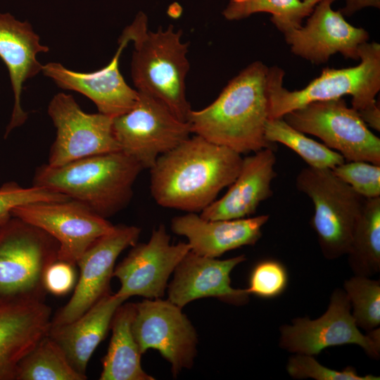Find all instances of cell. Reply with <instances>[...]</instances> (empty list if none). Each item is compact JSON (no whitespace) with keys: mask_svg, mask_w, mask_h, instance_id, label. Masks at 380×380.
I'll return each mask as SVG.
<instances>
[{"mask_svg":"<svg viewBox=\"0 0 380 380\" xmlns=\"http://www.w3.org/2000/svg\"><path fill=\"white\" fill-rule=\"evenodd\" d=\"M135 303L121 304L110 324L112 336L106 355L102 360L100 380H153L141 365V355L132 324Z\"/></svg>","mask_w":380,"mask_h":380,"instance_id":"24","label":"cell"},{"mask_svg":"<svg viewBox=\"0 0 380 380\" xmlns=\"http://www.w3.org/2000/svg\"><path fill=\"white\" fill-rule=\"evenodd\" d=\"M246 260L244 255L219 260L189 251L173 272L167 286L168 300L182 308L208 297L236 305L247 303L250 294L246 289L233 288L230 279L234 268Z\"/></svg>","mask_w":380,"mask_h":380,"instance_id":"18","label":"cell"},{"mask_svg":"<svg viewBox=\"0 0 380 380\" xmlns=\"http://www.w3.org/2000/svg\"><path fill=\"white\" fill-rule=\"evenodd\" d=\"M129 26L134 46L131 75L136 89L158 99L179 119L187 122L192 110L186 96L189 43L182 42V31L175 30L172 25L150 31L143 12L138 13Z\"/></svg>","mask_w":380,"mask_h":380,"instance_id":"4","label":"cell"},{"mask_svg":"<svg viewBox=\"0 0 380 380\" xmlns=\"http://www.w3.org/2000/svg\"><path fill=\"white\" fill-rule=\"evenodd\" d=\"M132 329L141 353L158 350L170 362L175 376L193 365L196 331L182 308L168 299L145 298L135 303Z\"/></svg>","mask_w":380,"mask_h":380,"instance_id":"12","label":"cell"},{"mask_svg":"<svg viewBox=\"0 0 380 380\" xmlns=\"http://www.w3.org/2000/svg\"><path fill=\"white\" fill-rule=\"evenodd\" d=\"M331 170L365 198L380 197V165L361 160L344 161Z\"/></svg>","mask_w":380,"mask_h":380,"instance_id":"32","label":"cell"},{"mask_svg":"<svg viewBox=\"0 0 380 380\" xmlns=\"http://www.w3.org/2000/svg\"><path fill=\"white\" fill-rule=\"evenodd\" d=\"M132 34L127 26L118 41V48L110 62L103 68L91 72H80L60 63L43 65L42 72L61 89L79 92L96 105L99 113L115 118L129 111L138 99V91L129 87L119 69L120 56Z\"/></svg>","mask_w":380,"mask_h":380,"instance_id":"17","label":"cell"},{"mask_svg":"<svg viewBox=\"0 0 380 380\" xmlns=\"http://www.w3.org/2000/svg\"><path fill=\"white\" fill-rule=\"evenodd\" d=\"M58 248L52 236L18 217L0 225V302H44V274Z\"/></svg>","mask_w":380,"mask_h":380,"instance_id":"6","label":"cell"},{"mask_svg":"<svg viewBox=\"0 0 380 380\" xmlns=\"http://www.w3.org/2000/svg\"><path fill=\"white\" fill-rule=\"evenodd\" d=\"M321 0H229L222 12L228 20H239L257 13L272 15L271 22L283 34L302 26Z\"/></svg>","mask_w":380,"mask_h":380,"instance_id":"26","label":"cell"},{"mask_svg":"<svg viewBox=\"0 0 380 380\" xmlns=\"http://www.w3.org/2000/svg\"><path fill=\"white\" fill-rule=\"evenodd\" d=\"M47 113L56 129L47 164L61 166L94 156L120 151L113 129V118L84 112L72 95L58 93Z\"/></svg>","mask_w":380,"mask_h":380,"instance_id":"11","label":"cell"},{"mask_svg":"<svg viewBox=\"0 0 380 380\" xmlns=\"http://www.w3.org/2000/svg\"><path fill=\"white\" fill-rule=\"evenodd\" d=\"M140 232L141 229L135 226L114 225L86 250L76 264L80 275L72 296L51 318V325L75 320L110 293L115 261L124 250L137 243Z\"/></svg>","mask_w":380,"mask_h":380,"instance_id":"14","label":"cell"},{"mask_svg":"<svg viewBox=\"0 0 380 380\" xmlns=\"http://www.w3.org/2000/svg\"><path fill=\"white\" fill-rule=\"evenodd\" d=\"M11 215L44 231L59 245L58 260L76 265L86 250L114 227L75 200L41 201L15 208Z\"/></svg>","mask_w":380,"mask_h":380,"instance_id":"13","label":"cell"},{"mask_svg":"<svg viewBox=\"0 0 380 380\" xmlns=\"http://www.w3.org/2000/svg\"><path fill=\"white\" fill-rule=\"evenodd\" d=\"M70 199L68 196L42 186L32 185L24 188L15 182L4 184L0 187V225L12 215L16 207L41 201H58Z\"/></svg>","mask_w":380,"mask_h":380,"instance_id":"33","label":"cell"},{"mask_svg":"<svg viewBox=\"0 0 380 380\" xmlns=\"http://www.w3.org/2000/svg\"><path fill=\"white\" fill-rule=\"evenodd\" d=\"M288 283V271L284 264L275 259H265L253 268L246 290L250 295L272 299L285 291Z\"/></svg>","mask_w":380,"mask_h":380,"instance_id":"30","label":"cell"},{"mask_svg":"<svg viewBox=\"0 0 380 380\" xmlns=\"http://www.w3.org/2000/svg\"><path fill=\"white\" fill-rule=\"evenodd\" d=\"M270 68L254 61L232 78L210 105L191 110L192 133L240 154L273 148L265 137L269 119Z\"/></svg>","mask_w":380,"mask_h":380,"instance_id":"2","label":"cell"},{"mask_svg":"<svg viewBox=\"0 0 380 380\" xmlns=\"http://www.w3.org/2000/svg\"><path fill=\"white\" fill-rule=\"evenodd\" d=\"M241 154L198 135L160 156L150 169V189L160 206L199 213L229 186L242 164Z\"/></svg>","mask_w":380,"mask_h":380,"instance_id":"1","label":"cell"},{"mask_svg":"<svg viewBox=\"0 0 380 380\" xmlns=\"http://www.w3.org/2000/svg\"><path fill=\"white\" fill-rule=\"evenodd\" d=\"M44 281L48 293L64 296L75 286V265L56 260L47 267Z\"/></svg>","mask_w":380,"mask_h":380,"instance_id":"34","label":"cell"},{"mask_svg":"<svg viewBox=\"0 0 380 380\" xmlns=\"http://www.w3.org/2000/svg\"><path fill=\"white\" fill-rule=\"evenodd\" d=\"M190 251L188 243H170L165 227L154 229L148 242L135 244L114 269L113 276L120 283L115 294L125 300L133 296L147 299L161 298L167 280Z\"/></svg>","mask_w":380,"mask_h":380,"instance_id":"15","label":"cell"},{"mask_svg":"<svg viewBox=\"0 0 380 380\" xmlns=\"http://www.w3.org/2000/svg\"><path fill=\"white\" fill-rule=\"evenodd\" d=\"M49 335L44 337L20 361L16 380H85Z\"/></svg>","mask_w":380,"mask_h":380,"instance_id":"27","label":"cell"},{"mask_svg":"<svg viewBox=\"0 0 380 380\" xmlns=\"http://www.w3.org/2000/svg\"><path fill=\"white\" fill-rule=\"evenodd\" d=\"M125 301L115 293H108L75 320L51 325L48 335L77 372L87 375L91 356L106 337L116 310Z\"/></svg>","mask_w":380,"mask_h":380,"instance_id":"23","label":"cell"},{"mask_svg":"<svg viewBox=\"0 0 380 380\" xmlns=\"http://www.w3.org/2000/svg\"><path fill=\"white\" fill-rule=\"evenodd\" d=\"M335 0H321L304 26L284 33L291 52L312 64L327 63L339 53L344 58L360 60V46L367 42L369 34L348 23L340 11H334Z\"/></svg>","mask_w":380,"mask_h":380,"instance_id":"16","label":"cell"},{"mask_svg":"<svg viewBox=\"0 0 380 380\" xmlns=\"http://www.w3.org/2000/svg\"><path fill=\"white\" fill-rule=\"evenodd\" d=\"M357 112L362 120L369 127L378 132L380 131V108L377 101Z\"/></svg>","mask_w":380,"mask_h":380,"instance_id":"35","label":"cell"},{"mask_svg":"<svg viewBox=\"0 0 380 380\" xmlns=\"http://www.w3.org/2000/svg\"><path fill=\"white\" fill-rule=\"evenodd\" d=\"M134 106L113 118V129L120 151L151 169L158 157L189 137L190 125L163 102L138 91Z\"/></svg>","mask_w":380,"mask_h":380,"instance_id":"10","label":"cell"},{"mask_svg":"<svg viewBox=\"0 0 380 380\" xmlns=\"http://www.w3.org/2000/svg\"><path fill=\"white\" fill-rule=\"evenodd\" d=\"M296 186L312 200L310 226L324 258L334 260L346 255L366 198L331 169L303 167L296 176Z\"/></svg>","mask_w":380,"mask_h":380,"instance_id":"7","label":"cell"},{"mask_svg":"<svg viewBox=\"0 0 380 380\" xmlns=\"http://www.w3.org/2000/svg\"><path fill=\"white\" fill-rule=\"evenodd\" d=\"M357 326L369 331L380 324V281L354 275L343 283Z\"/></svg>","mask_w":380,"mask_h":380,"instance_id":"29","label":"cell"},{"mask_svg":"<svg viewBox=\"0 0 380 380\" xmlns=\"http://www.w3.org/2000/svg\"><path fill=\"white\" fill-rule=\"evenodd\" d=\"M49 51L28 21L20 20L10 13H0V58L7 68L13 94L4 138L27 121L28 113L21 103L23 84L42 72L43 65L37 56Z\"/></svg>","mask_w":380,"mask_h":380,"instance_id":"19","label":"cell"},{"mask_svg":"<svg viewBox=\"0 0 380 380\" xmlns=\"http://www.w3.org/2000/svg\"><path fill=\"white\" fill-rule=\"evenodd\" d=\"M283 119L296 129L318 137L346 161L380 165V139L343 98L308 103Z\"/></svg>","mask_w":380,"mask_h":380,"instance_id":"8","label":"cell"},{"mask_svg":"<svg viewBox=\"0 0 380 380\" xmlns=\"http://www.w3.org/2000/svg\"><path fill=\"white\" fill-rule=\"evenodd\" d=\"M51 322L44 302H0V380H16L20 361L48 335Z\"/></svg>","mask_w":380,"mask_h":380,"instance_id":"21","label":"cell"},{"mask_svg":"<svg viewBox=\"0 0 380 380\" xmlns=\"http://www.w3.org/2000/svg\"><path fill=\"white\" fill-rule=\"evenodd\" d=\"M268 215L234 220H208L196 213L175 217L172 231L188 240L190 251L217 258L224 253L245 246L255 245L262 236Z\"/></svg>","mask_w":380,"mask_h":380,"instance_id":"22","label":"cell"},{"mask_svg":"<svg viewBox=\"0 0 380 380\" xmlns=\"http://www.w3.org/2000/svg\"><path fill=\"white\" fill-rule=\"evenodd\" d=\"M360 63L341 69L325 68L300 90L283 87L284 72L277 66L270 68L269 119L283 118L286 113L308 103L352 96V106L360 111L376 102L380 90V45L362 44L359 49Z\"/></svg>","mask_w":380,"mask_h":380,"instance_id":"5","label":"cell"},{"mask_svg":"<svg viewBox=\"0 0 380 380\" xmlns=\"http://www.w3.org/2000/svg\"><path fill=\"white\" fill-rule=\"evenodd\" d=\"M265 137L270 143H279L289 148L312 167L332 169L346 161L340 153L308 137L283 118L267 120Z\"/></svg>","mask_w":380,"mask_h":380,"instance_id":"28","label":"cell"},{"mask_svg":"<svg viewBox=\"0 0 380 380\" xmlns=\"http://www.w3.org/2000/svg\"><path fill=\"white\" fill-rule=\"evenodd\" d=\"M143 167L121 151L83 158L61 166L36 169L33 185L62 194L108 218L124 209Z\"/></svg>","mask_w":380,"mask_h":380,"instance_id":"3","label":"cell"},{"mask_svg":"<svg viewBox=\"0 0 380 380\" xmlns=\"http://www.w3.org/2000/svg\"><path fill=\"white\" fill-rule=\"evenodd\" d=\"M346 5L339 11L343 16H350L367 7L380 8V0H345Z\"/></svg>","mask_w":380,"mask_h":380,"instance_id":"36","label":"cell"},{"mask_svg":"<svg viewBox=\"0 0 380 380\" xmlns=\"http://www.w3.org/2000/svg\"><path fill=\"white\" fill-rule=\"evenodd\" d=\"M346 255L355 275L370 277L379 272L380 197L366 198Z\"/></svg>","mask_w":380,"mask_h":380,"instance_id":"25","label":"cell"},{"mask_svg":"<svg viewBox=\"0 0 380 380\" xmlns=\"http://www.w3.org/2000/svg\"><path fill=\"white\" fill-rule=\"evenodd\" d=\"M273 148H265L243 158L240 171L227 193L201 212L208 220L248 217L259 205L272 197V182L277 177Z\"/></svg>","mask_w":380,"mask_h":380,"instance_id":"20","label":"cell"},{"mask_svg":"<svg viewBox=\"0 0 380 380\" xmlns=\"http://www.w3.org/2000/svg\"><path fill=\"white\" fill-rule=\"evenodd\" d=\"M279 347L293 354L318 355L324 349L344 345L361 347L371 358L380 356L379 327L362 334L352 316L345 291L331 293L325 312L315 319L297 317L279 328Z\"/></svg>","mask_w":380,"mask_h":380,"instance_id":"9","label":"cell"},{"mask_svg":"<svg viewBox=\"0 0 380 380\" xmlns=\"http://www.w3.org/2000/svg\"><path fill=\"white\" fill-rule=\"evenodd\" d=\"M289 375L295 379H313L315 380H379V376L372 374L359 375L355 369L348 366L338 371L320 364L313 355L294 354L286 366Z\"/></svg>","mask_w":380,"mask_h":380,"instance_id":"31","label":"cell"}]
</instances>
